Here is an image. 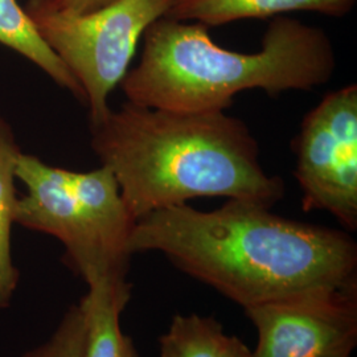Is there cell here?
<instances>
[{"mask_svg":"<svg viewBox=\"0 0 357 357\" xmlns=\"http://www.w3.org/2000/svg\"><path fill=\"white\" fill-rule=\"evenodd\" d=\"M227 339L221 323L211 317L176 315L160 337V357H221Z\"/></svg>","mask_w":357,"mask_h":357,"instance_id":"obj_12","label":"cell"},{"mask_svg":"<svg viewBox=\"0 0 357 357\" xmlns=\"http://www.w3.org/2000/svg\"><path fill=\"white\" fill-rule=\"evenodd\" d=\"M221 357H255L253 351H250L243 342L236 336H228Z\"/></svg>","mask_w":357,"mask_h":357,"instance_id":"obj_15","label":"cell"},{"mask_svg":"<svg viewBox=\"0 0 357 357\" xmlns=\"http://www.w3.org/2000/svg\"><path fill=\"white\" fill-rule=\"evenodd\" d=\"M330 36L286 15L275 16L255 53L216 44L208 26L162 16L143 35L139 63L121 82L128 102L183 113L228 110L237 94L311 91L331 81Z\"/></svg>","mask_w":357,"mask_h":357,"instance_id":"obj_3","label":"cell"},{"mask_svg":"<svg viewBox=\"0 0 357 357\" xmlns=\"http://www.w3.org/2000/svg\"><path fill=\"white\" fill-rule=\"evenodd\" d=\"M293 149L303 211L327 212L356 230V84L327 93L305 115Z\"/></svg>","mask_w":357,"mask_h":357,"instance_id":"obj_6","label":"cell"},{"mask_svg":"<svg viewBox=\"0 0 357 357\" xmlns=\"http://www.w3.org/2000/svg\"><path fill=\"white\" fill-rule=\"evenodd\" d=\"M355 4L356 0H174L166 16L209 28L296 11L343 17L354 10Z\"/></svg>","mask_w":357,"mask_h":357,"instance_id":"obj_8","label":"cell"},{"mask_svg":"<svg viewBox=\"0 0 357 357\" xmlns=\"http://www.w3.org/2000/svg\"><path fill=\"white\" fill-rule=\"evenodd\" d=\"M352 352L354 351H342V352H337V354L328 357H352Z\"/></svg>","mask_w":357,"mask_h":357,"instance_id":"obj_16","label":"cell"},{"mask_svg":"<svg viewBox=\"0 0 357 357\" xmlns=\"http://www.w3.org/2000/svg\"><path fill=\"white\" fill-rule=\"evenodd\" d=\"M22 150L11 125L0 113V310L11 305L19 282L13 258V227L19 196L16 165Z\"/></svg>","mask_w":357,"mask_h":357,"instance_id":"obj_11","label":"cell"},{"mask_svg":"<svg viewBox=\"0 0 357 357\" xmlns=\"http://www.w3.org/2000/svg\"><path fill=\"white\" fill-rule=\"evenodd\" d=\"M16 178L26 190L16 205L17 225L57 238L86 284L128 283L130 238L137 221L107 167L77 172L22 153Z\"/></svg>","mask_w":357,"mask_h":357,"instance_id":"obj_4","label":"cell"},{"mask_svg":"<svg viewBox=\"0 0 357 357\" xmlns=\"http://www.w3.org/2000/svg\"><path fill=\"white\" fill-rule=\"evenodd\" d=\"M115 0H51L57 10L72 13H88L102 8Z\"/></svg>","mask_w":357,"mask_h":357,"instance_id":"obj_14","label":"cell"},{"mask_svg":"<svg viewBox=\"0 0 357 357\" xmlns=\"http://www.w3.org/2000/svg\"><path fill=\"white\" fill-rule=\"evenodd\" d=\"M255 324V357H328L357 344V283L243 308Z\"/></svg>","mask_w":357,"mask_h":357,"instance_id":"obj_7","label":"cell"},{"mask_svg":"<svg viewBox=\"0 0 357 357\" xmlns=\"http://www.w3.org/2000/svg\"><path fill=\"white\" fill-rule=\"evenodd\" d=\"M90 131L135 221L200 197L271 208L284 195L283 180L262 167L252 130L225 110L183 113L126 101Z\"/></svg>","mask_w":357,"mask_h":357,"instance_id":"obj_2","label":"cell"},{"mask_svg":"<svg viewBox=\"0 0 357 357\" xmlns=\"http://www.w3.org/2000/svg\"><path fill=\"white\" fill-rule=\"evenodd\" d=\"M0 44L26 57L79 102H85L84 91L75 77L45 44L17 0H0Z\"/></svg>","mask_w":357,"mask_h":357,"instance_id":"obj_10","label":"cell"},{"mask_svg":"<svg viewBox=\"0 0 357 357\" xmlns=\"http://www.w3.org/2000/svg\"><path fill=\"white\" fill-rule=\"evenodd\" d=\"M174 0H115L88 13L57 10L51 0H28L24 10L40 36L84 91L89 125L109 113V97L128 75L146 29Z\"/></svg>","mask_w":357,"mask_h":357,"instance_id":"obj_5","label":"cell"},{"mask_svg":"<svg viewBox=\"0 0 357 357\" xmlns=\"http://www.w3.org/2000/svg\"><path fill=\"white\" fill-rule=\"evenodd\" d=\"M130 299V286L112 281L88 284L79 302L84 312L82 357H139L119 318Z\"/></svg>","mask_w":357,"mask_h":357,"instance_id":"obj_9","label":"cell"},{"mask_svg":"<svg viewBox=\"0 0 357 357\" xmlns=\"http://www.w3.org/2000/svg\"><path fill=\"white\" fill-rule=\"evenodd\" d=\"M84 312L73 305L47 342L29 349L22 357H82Z\"/></svg>","mask_w":357,"mask_h":357,"instance_id":"obj_13","label":"cell"},{"mask_svg":"<svg viewBox=\"0 0 357 357\" xmlns=\"http://www.w3.org/2000/svg\"><path fill=\"white\" fill-rule=\"evenodd\" d=\"M130 252L160 253L243 308L357 283V243L348 231L245 200L209 212L188 204L155 211L135 222Z\"/></svg>","mask_w":357,"mask_h":357,"instance_id":"obj_1","label":"cell"}]
</instances>
